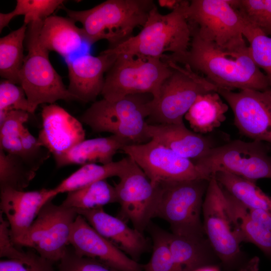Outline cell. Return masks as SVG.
<instances>
[{"instance_id":"obj_1","label":"cell","mask_w":271,"mask_h":271,"mask_svg":"<svg viewBox=\"0 0 271 271\" xmlns=\"http://www.w3.org/2000/svg\"><path fill=\"white\" fill-rule=\"evenodd\" d=\"M191 30L190 45L185 53L164 54L161 58L189 66L195 72L204 75L218 89L263 90L270 87L266 76L252 59L249 46L223 49L202 39Z\"/></svg>"},{"instance_id":"obj_2","label":"cell","mask_w":271,"mask_h":271,"mask_svg":"<svg viewBox=\"0 0 271 271\" xmlns=\"http://www.w3.org/2000/svg\"><path fill=\"white\" fill-rule=\"evenodd\" d=\"M155 6L152 0H107L86 10L60 8L82 24L85 42L92 45L106 40L108 48H113L133 37L136 28L144 26Z\"/></svg>"},{"instance_id":"obj_3","label":"cell","mask_w":271,"mask_h":271,"mask_svg":"<svg viewBox=\"0 0 271 271\" xmlns=\"http://www.w3.org/2000/svg\"><path fill=\"white\" fill-rule=\"evenodd\" d=\"M190 2L182 1L171 12L163 15L155 6L141 32L127 41L107 50L116 55L161 58L166 52L182 55L189 49L192 30L187 16Z\"/></svg>"},{"instance_id":"obj_4","label":"cell","mask_w":271,"mask_h":271,"mask_svg":"<svg viewBox=\"0 0 271 271\" xmlns=\"http://www.w3.org/2000/svg\"><path fill=\"white\" fill-rule=\"evenodd\" d=\"M205 235L222 271H258L259 259L250 257L240 247L237 231L228 213L223 188L214 176L209 181L202 206Z\"/></svg>"},{"instance_id":"obj_5","label":"cell","mask_w":271,"mask_h":271,"mask_svg":"<svg viewBox=\"0 0 271 271\" xmlns=\"http://www.w3.org/2000/svg\"><path fill=\"white\" fill-rule=\"evenodd\" d=\"M148 95H129L116 101L104 98L95 101L79 120L95 132H109L127 139L132 144L147 143L151 140L147 131V119L153 98Z\"/></svg>"},{"instance_id":"obj_6","label":"cell","mask_w":271,"mask_h":271,"mask_svg":"<svg viewBox=\"0 0 271 271\" xmlns=\"http://www.w3.org/2000/svg\"><path fill=\"white\" fill-rule=\"evenodd\" d=\"M43 22L36 21L28 25L25 41L28 54L19 73V84L28 99L30 114L34 113L42 104H54L59 100H77L53 67L49 51L40 43L39 34Z\"/></svg>"},{"instance_id":"obj_7","label":"cell","mask_w":271,"mask_h":271,"mask_svg":"<svg viewBox=\"0 0 271 271\" xmlns=\"http://www.w3.org/2000/svg\"><path fill=\"white\" fill-rule=\"evenodd\" d=\"M209 180L196 179L156 185L158 197L154 218L167 221L174 234L206 235L201 215Z\"/></svg>"},{"instance_id":"obj_8","label":"cell","mask_w":271,"mask_h":271,"mask_svg":"<svg viewBox=\"0 0 271 271\" xmlns=\"http://www.w3.org/2000/svg\"><path fill=\"white\" fill-rule=\"evenodd\" d=\"M172 71L169 63L161 58L119 55L106 73L101 94L109 101L138 94L156 98Z\"/></svg>"},{"instance_id":"obj_9","label":"cell","mask_w":271,"mask_h":271,"mask_svg":"<svg viewBox=\"0 0 271 271\" xmlns=\"http://www.w3.org/2000/svg\"><path fill=\"white\" fill-rule=\"evenodd\" d=\"M173 68L159 96L150 102L149 124L183 123V117L198 96L218 92V88L187 65L167 62Z\"/></svg>"},{"instance_id":"obj_10","label":"cell","mask_w":271,"mask_h":271,"mask_svg":"<svg viewBox=\"0 0 271 271\" xmlns=\"http://www.w3.org/2000/svg\"><path fill=\"white\" fill-rule=\"evenodd\" d=\"M194 164L203 177L209 180L218 172H226L256 182L271 179V156L264 142L232 141L213 147Z\"/></svg>"},{"instance_id":"obj_11","label":"cell","mask_w":271,"mask_h":271,"mask_svg":"<svg viewBox=\"0 0 271 271\" xmlns=\"http://www.w3.org/2000/svg\"><path fill=\"white\" fill-rule=\"evenodd\" d=\"M190 26L203 39L220 48L246 46L243 35L246 22L232 0H192L187 11Z\"/></svg>"},{"instance_id":"obj_12","label":"cell","mask_w":271,"mask_h":271,"mask_svg":"<svg viewBox=\"0 0 271 271\" xmlns=\"http://www.w3.org/2000/svg\"><path fill=\"white\" fill-rule=\"evenodd\" d=\"M52 200L43 205L17 246L32 248L56 263L60 260L70 244L72 226L78 214L75 209L55 205Z\"/></svg>"},{"instance_id":"obj_13","label":"cell","mask_w":271,"mask_h":271,"mask_svg":"<svg viewBox=\"0 0 271 271\" xmlns=\"http://www.w3.org/2000/svg\"><path fill=\"white\" fill-rule=\"evenodd\" d=\"M114 184L117 203L120 206L118 217L129 220L133 228L144 233L154 218L158 197L157 185L150 179L132 158Z\"/></svg>"},{"instance_id":"obj_14","label":"cell","mask_w":271,"mask_h":271,"mask_svg":"<svg viewBox=\"0 0 271 271\" xmlns=\"http://www.w3.org/2000/svg\"><path fill=\"white\" fill-rule=\"evenodd\" d=\"M121 151L133 159L154 186L165 182L205 179L193 161L153 140L126 145Z\"/></svg>"},{"instance_id":"obj_15","label":"cell","mask_w":271,"mask_h":271,"mask_svg":"<svg viewBox=\"0 0 271 271\" xmlns=\"http://www.w3.org/2000/svg\"><path fill=\"white\" fill-rule=\"evenodd\" d=\"M217 92L232 109L234 123L240 133L271 145V87L237 92L219 89Z\"/></svg>"},{"instance_id":"obj_16","label":"cell","mask_w":271,"mask_h":271,"mask_svg":"<svg viewBox=\"0 0 271 271\" xmlns=\"http://www.w3.org/2000/svg\"><path fill=\"white\" fill-rule=\"evenodd\" d=\"M69 243L78 254L97 259L119 271H142L132 260L100 234L81 215L73 224Z\"/></svg>"},{"instance_id":"obj_17","label":"cell","mask_w":271,"mask_h":271,"mask_svg":"<svg viewBox=\"0 0 271 271\" xmlns=\"http://www.w3.org/2000/svg\"><path fill=\"white\" fill-rule=\"evenodd\" d=\"M118 56L107 49L97 56L85 54L67 61L69 72V92L77 100L95 102L101 94L106 73Z\"/></svg>"},{"instance_id":"obj_18","label":"cell","mask_w":271,"mask_h":271,"mask_svg":"<svg viewBox=\"0 0 271 271\" xmlns=\"http://www.w3.org/2000/svg\"><path fill=\"white\" fill-rule=\"evenodd\" d=\"M41 116L42 128L37 139L53 156L66 152L85 140L82 122L59 105H45Z\"/></svg>"},{"instance_id":"obj_19","label":"cell","mask_w":271,"mask_h":271,"mask_svg":"<svg viewBox=\"0 0 271 271\" xmlns=\"http://www.w3.org/2000/svg\"><path fill=\"white\" fill-rule=\"evenodd\" d=\"M1 212L9 225L12 240L17 246L36 219L43 205L53 199L50 189L24 191L12 189L0 190Z\"/></svg>"},{"instance_id":"obj_20","label":"cell","mask_w":271,"mask_h":271,"mask_svg":"<svg viewBox=\"0 0 271 271\" xmlns=\"http://www.w3.org/2000/svg\"><path fill=\"white\" fill-rule=\"evenodd\" d=\"M102 236L132 260L138 262L149 248L144 234L131 228L126 221L107 213L102 207L90 209H75Z\"/></svg>"},{"instance_id":"obj_21","label":"cell","mask_w":271,"mask_h":271,"mask_svg":"<svg viewBox=\"0 0 271 271\" xmlns=\"http://www.w3.org/2000/svg\"><path fill=\"white\" fill-rule=\"evenodd\" d=\"M147 131L151 140L191 161L202 158L214 147L210 139L189 130L184 122L148 124Z\"/></svg>"},{"instance_id":"obj_22","label":"cell","mask_w":271,"mask_h":271,"mask_svg":"<svg viewBox=\"0 0 271 271\" xmlns=\"http://www.w3.org/2000/svg\"><path fill=\"white\" fill-rule=\"evenodd\" d=\"M132 144L125 138L109 137L84 140L63 154L53 156L57 168L72 165L106 164L126 145Z\"/></svg>"},{"instance_id":"obj_23","label":"cell","mask_w":271,"mask_h":271,"mask_svg":"<svg viewBox=\"0 0 271 271\" xmlns=\"http://www.w3.org/2000/svg\"><path fill=\"white\" fill-rule=\"evenodd\" d=\"M168 240L180 271H194L209 265L220 266L219 259L206 235L182 236L168 232Z\"/></svg>"},{"instance_id":"obj_24","label":"cell","mask_w":271,"mask_h":271,"mask_svg":"<svg viewBox=\"0 0 271 271\" xmlns=\"http://www.w3.org/2000/svg\"><path fill=\"white\" fill-rule=\"evenodd\" d=\"M42 46L67 58L85 42L81 28L69 18L50 16L42 23L39 34Z\"/></svg>"},{"instance_id":"obj_25","label":"cell","mask_w":271,"mask_h":271,"mask_svg":"<svg viewBox=\"0 0 271 271\" xmlns=\"http://www.w3.org/2000/svg\"><path fill=\"white\" fill-rule=\"evenodd\" d=\"M224 191L228 213L241 242L253 243L271 260V232L253 221L247 208L225 189Z\"/></svg>"},{"instance_id":"obj_26","label":"cell","mask_w":271,"mask_h":271,"mask_svg":"<svg viewBox=\"0 0 271 271\" xmlns=\"http://www.w3.org/2000/svg\"><path fill=\"white\" fill-rule=\"evenodd\" d=\"M220 96L217 92L197 96L184 116L194 132L202 134L211 132L225 121L229 105Z\"/></svg>"},{"instance_id":"obj_27","label":"cell","mask_w":271,"mask_h":271,"mask_svg":"<svg viewBox=\"0 0 271 271\" xmlns=\"http://www.w3.org/2000/svg\"><path fill=\"white\" fill-rule=\"evenodd\" d=\"M129 157L122 158L117 162L106 164H88L63 180L59 184L50 189V194L54 198L57 195L76 190L95 182L106 180L112 177L119 178L124 171Z\"/></svg>"},{"instance_id":"obj_28","label":"cell","mask_w":271,"mask_h":271,"mask_svg":"<svg viewBox=\"0 0 271 271\" xmlns=\"http://www.w3.org/2000/svg\"><path fill=\"white\" fill-rule=\"evenodd\" d=\"M220 185L248 209H259L271 214V197L248 180L226 172L214 175Z\"/></svg>"},{"instance_id":"obj_29","label":"cell","mask_w":271,"mask_h":271,"mask_svg":"<svg viewBox=\"0 0 271 271\" xmlns=\"http://www.w3.org/2000/svg\"><path fill=\"white\" fill-rule=\"evenodd\" d=\"M27 28L24 24L0 39V75L15 84H19V73L25 59L23 44Z\"/></svg>"},{"instance_id":"obj_30","label":"cell","mask_w":271,"mask_h":271,"mask_svg":"<svg viewBox=\"0 0 271 271\" xmlns=\"http://www.w3.org/2000/svg\"><path fill=\"white\" fill-rule=\"evenodd\" d=\"M113 203H117L114 186L102 180L68 192L61 205L75 209H90Z\"/></svg>"},{"instance_id":"obj_31","label":"cell","mask_w":271,"mask_h":271,"mask_svg":"<svg viewBox=\"0 0 271 271\" xmlns=\"http://www.w3.org/2000/svg\"><path fill=\"white\" fill-rule=\"evenodd\" d=\"M36 174L20 156L0 150V190L23 191L29 185Z\"/></svg>"},{"instance_id":"obj_32","label":"cell","mask_w":271,"mask_h":271,"mask_svg":"<svg viewBox=\"0 0 271 271\" xmlns=\"http://www.w3.org/2000/svg\"><path fill=\"white\" fill-rule=\"evenodd\" d=\"M65 1L63 0H17L15 9L11 12L0 14V31L8 26L15 17L24 16V23L28 25L36 21H44L59 8Z\"/></svg>"},{"instance_id":"obj_33","label":"cell","mask_w":271,"mask_h":271,"mask_svg":"<svg viewBox=\"0 0 271 271\" xmlns=\"http://www.w3.org/2000/svg\"><path fill=\"white\" fill-rule=\"evenodd\" d=\"M147 229L152 237L153 250L149 261L142 264V271H180L170 249L168 232L151 222Z\"/></svg>"},{"instance_id":"obj_34","label":"cell","mask_w":271,"mask_h":271,"mask_svg":"<svg viewBox=\"0 0 271 271\" xmlns=\"http://www.w3.org/2000/svg\"><path fill=\"white\" fill-rule=\"evenodd\" d=\"M29 114L26 111L12 110L0 121L1 150L7 154L21 155V131Z\"/></svg>"},{"instance_id":"obj_35","label":"cell","mask_w":271,"mask_h":271,"mask_svg":"<svg viewBox=\"0 0 271 271\" xmlns=\"http://www.w3.org/2000/svg\"><path fill=\"white\" fill-rule=\"evenodd\" d=\"M243 35L249 44L252 59L259 68L264 70L271 87V37L246 22Z\"/></svg>"},{"instance_id":"obj_36","label":"cell","mask_w":271,"mask_h":271,"mask_svg":"<svg viewBox=\"0 0 271 271\" xmlns=\"http://www.w3.org/2000/svg\"><path fill=\"white\" fill-rule=\"evenodd\" d=\"M243 19L267 36L271 34V0H232Z\"/></svg>"},{"instance_id":"obj_37","label":"cell","mask_w":271,"mask_h":271,"mask_svg":"<svg viewBox=\"0 0 271 271\" xmlns=\"http://www.w3.org/2000/svg\"><path fill=\"white\" fill-rule=\"evenodd\" d=\"M14 110L28 112L29 102L21 86L5 79L0 83V121Z\"/></svg>"},{"instance_id":"obj_38","label":"cell","mask_w":271,"mask_h":271,"mask_svg":"<svg viewBox=\"0 0 271 271\" xmlns=\"http://www.w3.org/2000/svg\"><path fill=\"white\" fill-rule=\"evenodd\" d=\"M22 152L20 156L25 163L35 172L49 158L51 153L42 146L24 125L21 134Z\"/></svg>"},{"instance_id":"obj_39","label":"cell","mask_w":271,"mask_h":271,"mask_svg":"<svg viewBox=\"0 0 271 271\" xmlns=\"http://www.w3.org/2000/svg\"><path fill=\"white\" fill-rule=\"evenodd\" d=\"M57 271H119L92 258L77 253L73 247H67L58 262Z\"/></svg>"},{"instance_id":"obj_40","label":"cell","mask_w":271,"mask_h":271,"mask_svg":"<svg viewBox=\"0 0 271 271\" xmlns=\"http://www.w3.org/2000/svg\"><path fill=\"white\" fill-rule=\"evenodd\" d=\"M54 263L32 250L21 258L1 259L0 271H57Z\"/></svg>"},{"instance_id":"obj_41","label":"cell","mask_w":271,"mask_h":271,"mask_svg":"<svg viewBox=\"0 0 271 271\" xmlns=\"http://www.w3.org/2000/svg\"><path fill=\"white\" fill-rule=\"evenodd\" d=\"M0 213V256L6 258H21L26 253L15 247L10 234V225L8 220Z\"/></svg>"},{"instance_id":"obj_42","label":"cell","mask_w":271,"mask_h":271,"mask_svg":"<svg viewBox=\"0 0 271 271\" xmlns=\"http://www.w3.org/2000/svg\"><path fill=\"white\" fill-rule=\"evenodd\" d=\"M248 209L250 218L263 228L271 232V214L261 209Z\"/></svg>"},{"instance_id":"obj_43","label":"cell","mask_w":271,"mask_h":271,"mask_svg":"<svg viewBox=\"0 0 271 271\" xmlns=\"http://www.w3.org/2000/svg\"><path fill=\"white\" fill-rule=\"evenodd\" d=\"M181 0H159L158 4L160 7L168 8L172 10L175 9L181 3Z\"/></svg>"},{"instance_id":"obj_44","label":"cell","mask_w":271,"mask_h":271,"mask_svg":"<svg viewBox=\"0 0 271 271\" xmlns=\"http://www.w3.org/2000/svg\"><path fill=\"white\" fill-rule=\"evenodd\" d=\"M194 271H221V268L218 265H209L201 267Z\"/></svg>"},{"instance_id":"obj_45","label":"cell","mask_w":271,"mask_h":271,"mask_svg":"<svg viewBox=\"0 0 271 271\" xmlns=\"http://www.w3.org/2000/svg\"><path fill=\"white\" fill-rule=\"evenodd\" d=\"M270 35L271 36V34H270Z\"/></svg>"}]
</instances>
